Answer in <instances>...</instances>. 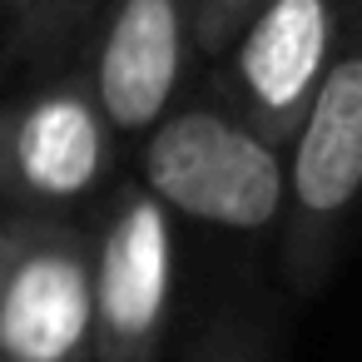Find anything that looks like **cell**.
I'll list each match as a JSON object with an SVG mask.
<instances>
[{
	"mask_svg": "<svg viewBox=\"0 0 362 362\" xmlns=\"http://www.w3.org/2000/svg\"><path fill=\"white\" fill-rule=\"evenodd\" d=\"M119 159L124 144L80 60L25 75L0 100V214L85 223L115 189Z\"/></svg>",
	"mask_w": 362,
	"mask_h": 362,
	"instance_id": "obj_1",
	"label": "cell"
},
{
	"mask_svg": "<svg viewBox=\"0 0 362 362\" xmlns=\"http://www.w3.org/2000/svg\"><path fill=\"white\" fill-rule=\"evenodd\" d=\"M134 179L174 218L218 233H263L283 204V149L189 90L134 139Z\"/></svg>",
	"mask_w": 362,
	"mask_h": 362,
	"instance_id": "obj_2",
	"label": "cell"
},
{
	"mask_svg": "<svg viewBox=\"0 0 362 362\" xmlns=\"http://www.w3.org/2000/svg\"><path fill=\"white\" fill-rule=\"evenodd\" d=\"M362 184V55L347 30L293 139L283 144L278 243L293 293H317L332 278L352 199Z\"/></svg>",
	"mask_w": 362,
	"mask_h": 362,
	"instance_id": "obj_3",
	"label": "cell"
},
{
	"mask_svg": "<svg viewBox=\"0 0 362 362\" xmlns=\"http://www.w3.org/2000/svg\"><path fill=\"white\" fill-rule=\"evenodd\" d=\"M352 30V0H258L228 45L204 60V100L268 144H288Z\"/></svg>",
	"mask_w": 362,
	"mask_h": 362,
	"instance_id": "obj_4",
	"label": "cell"
},
{
	"mask_svg": "<svg viewBox=\"0 0 362 362\" xmlns=\"http://www.w3.org/2000/svg\"><path fill=\"white\" fill-rule=\"evenodd\" d=\"M174 214L129 174L85 218L90 233V322L95 362H154L179 298Z\"/></svg>",
	"mask_w": 362,
	"mask_h": 362,
	"instance_id": "obj_5",
	"label": "cell"
},
{
	"mask_svg": "<svg viewBox=\"0 0 362 362\" xmlns=\"http://www.w3.org/2000/svg\"><path fill=\"white\" fill-rule=\"evenodd\" d=\"M0 362H95L80 218L0 214Z\"/></svg>",
	"mask_w": 362,
	"mask_h": 362,
	"instance_id": "obj_6",
	"label": "cell"
},
{
	"mask_svg": "<svg viewBox=\"0 0 362 362\" xmlns=\"http://www.w3.org/2000/svg\"><path fill=\"white\" fill-rule=\"evenodd\" d=\"M80 65L110 129L129 149L194 90L204 70L194 45V0H100Z\"/></svg>",
	"mask_w": 362,
	"mask_h": 362,
	"instance_id": "obj_7",
	"label": "cell"
},
{
	"mask_svg": "<svg viewBox=\"0 0 362 362\" xmlns=\"http://www.w3.org/2000/svg\"><path fill=\"white\" fill-rule=\"evenodd\" d=\"M100 0H11V25L0 40V75H40L80 60L85 30Z\"/></svg>",
	"mask_w": 362,
	"mask_h": 362,
	"instance_id": "obj_8",
	"label": "cell"
},
{
	"mask_svg": "<svg viewBox=\"0 0 362 362\" xmlns=\"http://www.w3.org/2000/svg\"><path fill=\"white\" fill-rule=\"evenodd\" d=\"M253 6H258V0H194V45H199V60H214Z\"/></svg>",
	"mask_w": 362,
	"mask_h": 362,
	"instance_id": "obj_9",
	"label": "cell"
},
{
	"mask_svg": "<svg viewBox=\"0 0 362 362\" xmlns=\"http://www.w3.org/2000/svg\"><path fill=\"white\" fill-rule=\"evenodd\" d=\"M6 25H11V0H0V40H6Z\"/></svg>",
	"mask_w": 362,
	"mask_h": 362,
	"instance_id": "obj_10",
	"label": "cell"
}]
</instances>
